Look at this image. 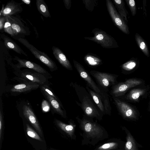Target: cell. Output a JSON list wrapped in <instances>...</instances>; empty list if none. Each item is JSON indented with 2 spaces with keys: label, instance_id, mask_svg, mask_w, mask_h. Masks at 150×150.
Wrapping results in <instances>:
<instances>
[{
  "label": "cell",
  "instance_id": "6da1fadb",
  "mask_svg": "<svg viewBox=\"0 0 150 150\" xmlns=\"http://www.w3.org/2000/svg\"><path fill=\"white\" fill-rule=\"evenodd\" d=\"M71 85L74 89L80 103L76 101L81 107L85 115L93 119L95 118L99 120L102 119L103 114L97 108L90 94L85 88L76 83L72 82Z\"/></svg>",
  "mask_w": 150,
  "mask_h": 150
},
{
  "label": "cell",
  "instance_id": "7a4b0ae2",
  "mask_svg": "<svg viewBox=\"0 0 150 150\" xmlns=\"http://www.w3.org/2000/svg\"><path fill=\"white\" fill-rule=\"evenodd\" d=\"M76 119L79 124L80 129L83 131L85 136L92 141L96 142L107 137V132L100 125L93 121L92 118L85 115L82 119L78 116Z\"/></svg>",
  "mask_w": 150,
  "mask_h": 150
},
{
  "label": "cell",
  "instance_id": "3957f363",
  "mask_svg": "<svg viewBox=\"0 0 150 150\" xmlns=\"http://www.w3.org/2000/svg\"><path fill=\"white\" fill-rule=\"evenodd\" d=\"M86 89L91 96L94 102L103 115L111 114V107L108 96L106 92L100 88V92L97 93L87 85Z\"/></svg>",
  "mask_w": 150,
  "mask_h": 150
},
{
  "label": "cell",
  "instance_id": "277c9868",
  "mask_svg": "<svg viewBox=\"0 0 150 150\" xmlns=\"http://www.w3.org/2000/svg\"><path fill=\"white\" fill-rule=\"evenodd\" d=\"M16 39L28 49L36 58L47 66L51 71L57 69V67L54 62L47 54L38 50L25 38L18 37Z\"/></svg>",
  "mask_w": 150,
  "mask_h": 150
},
{
  "label": "cell",
  "instance_id": "5b68a950",
  "mask_svg": "<svg viewBox=\"0 0 150 150\" xmlns=\"http://www.w3.org/2000/svg\"><path fill=\"white\" fill-rule=\"evenodd\" d=\"M90 74L95 78L100 88L107 92L108 88L116 82L118 76L112 74L91 71Z\"/></svg>",
  "mask_w": 150,
  "mask_h": 150
},
{
  "label": "cell",
  "instance_id": "8992f818",
  "mask_svg": "<svg viewBox=\"0 0 150 150\" xmlns=\"http://www.w3.org/2000/svg\"><path fill=\"white\" fill-rule=\"evenodd\" d=\"M142 83L141 81L135 79H129L125 81L113 85L110 91L113 98H117L124 95L130 88L138 86Z\"/></svg>",
  "mask_w": 150,
  "mask_h": 150
},
{
  "label": "cell",
  "instance_id": "52a82bcc",
  "mask_svg": "<svg viewBox=\"0 0 150 150\" xmlns=\"http://www.w3.org/2000/svg\"><path fill=\"white\" fill-rule=\"evenodd\" d=\"M113 99L119 112L124 118L132 119L137 118V113L133 107L117 98H114Z\"/></svg>",
  "mask_w": 150,
  "mask_h": 150
},
{
  "label": "cell",
  "instance_id": "ba28073f",
  "mask_svg": "<svg viewBox=\"0 0 150 150\" xmlns=\"http://www.w3.org/2000/svg\"><path fill=\"white\" fill-rule=\"evenodd\" d=\"M11 23L15 36L17 35H28L30 31L28 28L24 25L20 18L15 16H7Z\"/></svg>",
  "mask_w": 150,
  "mask_h": 150
},
{
  "label": "cell",
  "instance_id": "9c48e42d",
  "mask_svg": "<svg viewBox=\"0 0 150 150\" xmlns=\"http://www.w3.org/2000/svg\"><path fill=\"white\" fill-rule=\"evenodd\" d=\"M23 112L25 118L36 129L40 136L42 137V131L38 120L31 108L28 106L24 105L23 107Z\"/></svg>",
  "mask_w": 150,
  "mask_h": 150
},
{
  "label": "cell",
  "instance_id": "30bf717a",
  "mask_svg": "<svg viewBox=\"0 0 150 150\" xmlns=\"http://www.w3.org/2000/svg\"><path fill=\"white\" fill-rule=\"evenodd\" d=\"M75 67L80 76L86 82V85L96 93H99L100 89L91 78L88 73L83 68L78 64H76Z\"/></svg>",
  "mask_w": 150,
  "mask_h": 150
},
{
  "label": "cell",
  "instance_id": "8fae6325",
  "mask_svg": "<svg viewBox=\"0 0 150 150\" xmlns=\"http://www.w3.org/2000/svg\"><path fill=\"white\" fill-rule=\"evenodd\" d=\"M14 59L18 62L16 66L19 68H26L33 70L38 73L44 74L46 71L39 64L25 59H22L15 56Z\"/></svg>",
  "mask_w": 150,
  "mask_h": 150
},
{
  "label": "cell",
  "instance_id": "7c38bea8",
  "mask_svg": "<svg viewBox=\"0 0 150 150\" xmlns=\"http://www.w3.org/2000/svg\"><path fill=\"white\" fill-rule=\"evenodd\" d=\"M21 4L13 0L9 1L5 6L2 16H13L21 13L23 11Z\"/></svg>",
  "mask_w": 150,
  "mask_h": 150
},
{
  "label": "cell",
  "instance_id": "4fadbf2b",
  "mask_svg": "<svg viewBox=\"0 0 150 150\" xmlns=\"http://www.w3.org/2000/svg\"><path fill=\"white\" fill-rule=\"evenodd\" d=\"M21 76L24 79L41 85L44 84L46 81L45 77L38 73L24 71L21 74Z\"/></svg>",
  "mask_w": 150,
  "mask_h": 150
},
{
  "label": "cell",
  "instance_id": "5bb4252c",
  "mask_svg": "<svg viewBox=\"0 0 150 150\" xmlns=\"http://www.w3.org/2000/svg\"><path fill=\"white\" fill-rule=\"evenodd\" d=\"M42 91L52 106L54 111L63 117L66 118H67L66 112L61 104V102L48 94L45 91Z\"/></svg>",
  "mask_w": 150,
  "mask_h": 150
},
{
  "label": "cell",
  "instance_id": "9a60e30c",
  "mask_svg": "<svg viewBox=\"0 0 150 150\" xmlns=\"http://www.w3.org/2000/svg\"><path fill=\"white\" fill-rule=\"evenodd\" d=\"M53 54L59 62L67 69L72 70V67L65 55L57 47L53 46L52 48Z\"/></svg>",
  "mask_w": 150,
  "mask_h": 150
},
{
  "label": "cell",
  "instance_id": "2e32d148",
  "mask_svg": "<svg viewBox=\"0 0 150 150\" xmlns=\"http://www.w3.org/2000/svg\"><path fill=\"white\" fill-rule=\"evenodd\" d=\"M1 36L3 40L5 45L8 49L18 54L28 57V55L13 40L3 34H1Z\"/></svg>",
  "mask_w": 150,
  "mask_h": 150
},
{
  "label": "cell",
  "instance_id": "e0dca14e",
  "mask_svg": "<svg viewBox=\"0 0 150 150\" xmlns=\"http://www.w3.org/2000/svg\"><path fill=\"white\" fill-rule=\"evenodd\" d=\"M55 121L58 127L71 138L73 139L76 138L75 129L76 126L73 121L71 120L69 124H66L57 119H56Z\"/></svg>",
  "mask_w": 150,
  "mask_h": 150
},
{
  "label": "cell",
  "instance_id": "ac0fdd59",
  "mask_svg": "<svg viewBox=\"0 0 150 150\" xmlns=\"http://www.w3.org/2000/svg\"><path fill=\"white\" fill-rule=\"evenodd\" d=\"M39 85L32 82H28L15 85L11 89L12 92L21 93L28 91L37 89Z\"/></svg>",
  "mask_w": 150,
  "mask_h": 150
},
{
  "label": "cell",
  "instance_id": "d6986e66",
  "mask_svg": "<svg viewBox=\"0 0 150 150\" xmlns=\"http://www.w3.org/2000/svg\"><path fill=\"white\" fill-rule=\"evenodd\" d=\"M36 5L38 11L44 17H51L48 6L43 0H36Z\"/></svg>",
  "mask_w": 150,
  "mask_h": 150
},
{
  "label": "cell",
  "instance_id": "ffe728a7",
  "mask_svg": "<svg viewBox=\"0 0 150 150\" xmlns=\"http://www.w3.org/2000/svg\"><path fill=\"white\" fill-rule=\"evenodd\" d=\"M145 90L143 89L136 88L131 91L127 95V99L134 101L138 100L139 98L145 93Z\"/></svg>",
  "mask_w": 150,
  "mask_h": 150
},
{
  "label": "cell",
  "instance_id": "44dd1931",
  "mask_svg": "<svg viewBox=\"0 0 150 150\" xmlns=\"http://www.w3.org/2000/svg\"><path fill=\"white\" fill-rule=\"evenodd\" d=\"M125 149V150H137L135 141L131 134L127 133Z\"/></svg>",
  "mask_w": 150,
  "mask_h": 150
},
{
  "label": "cell",
  "instance_id": "7402d4cb",
  "mask_svg": "<svg viewBox=\"0 0 150 150\" xmlns=\"http://www.w3.org/2000/svg\"><path fill=\"white\" fill-rule=\"evenodd\" d=\"M118 146L117 142H112L104 143L96 148V150H112L116 149Z\"/></svg>",
  "mask_w": 150,
  "mask_h": 150
},
{
  "label": "cell",
  "instance_id": "603a6c76",
  "mask_svg": "<svg viewBox=\"0 0 150 150\" xmlns=\"http://www.w3.org/2000/svg\"><path fill=\"white\" fill-rule=\"evenodd\" d=\"M26 132L27 134L30 137L40 142H43L40 136L28 124H26Z\"/></svg>",
  "mask_w": 150,
  "mask_h": 150
},
{
  "label": "cell",
  "instance_id": "cb8c5ba5",
  "mask_svg": "<svg viewBox=\"0 0 150 150\" xmlns=\"http://www.w3.org/2000/svg\"><path fill=\"white\" fill-rule=\"evenodd\" d=\"M6 17V21L4 26L3 30L5 32L10 35L11 36L14 37L15 35L9 19L7 16Z\"/></svg>",
  "mask_w": 150,
  "mask_h": 150
},
{
  "label": "cell",
  "instance_id": "d4e9b609",
  "mask_svg": "<svg viewBox=\"0 0 150 150\" xmlns=\"http://www.w3.org/2000/svg\"><path fill=\"white\" fill-rule=\"evenodd\" d=\"M137 40L140 48L145 54L148 56L149 54V52L147 47L145 43L139 37L137 38Z\"/></svg>",
  "mask_w": 150,
  "mask_h": 150
},
{
  "label": "cell",
  "instance_id": "484cf974",
  "mask_svg": "<svg viewBox=\"0 0 150 150\" xmlns=\"http://www.w3.org/2000/svg\"><path fill=\"white\" fill-rule=\"evenodd\" d=\"M136 65V63L134 62H127L122 66V68L124 70L127 71L133 69Z\"/></svg>",
  "mask_w": 150,
  "mask_h": 150
},
{
  "label": "cell",
  "instance_id": "4316f807",
  "mask_svg": "<svg viewBox=\"0 0 150 150\" xmlns=\"http://www.w3.org/2000/svg\"><path fill=\"white\" fill-rule=\"evenodd\" d=\"M42 108L44 112H47L49 111L50 109V105L46 100H44L42 103Z\"/></svg>",
  "mask_w": 150,
  "mask_h": 150
},
{
  "label": "cell",
  "instance_id": "83f0119b",
  "mask_svg": "<svg viewBox=\"0 0 150 150\" xmlns=\"http://www.w3.org/2000/svg\"><path fill=\"white\" fill-rule=\"evenodd\" d=\"M41 88L42 91H45L48 94L59 102V100L56 97V96L52 92V91L50 90L48 88L46 87L45 86H41Z\"/></svg>",
  "mask_w": 150,
  "mask_h": 150
},
{
  "label": "cell",
  "instance_id": "f1b7e54d",
  "mask_svg": "<svg viewBox=\"0 0 150 150\" xmlns=\"http://www.w3.org/2000/svg\"><path fill=\"white\" fill-rule=\"evenodd\" d=\"M3 124V120L2 115L1 111H0V143H1V139L2 135V128Z\"/></svg>",
  "mask_w": 150,
  "mask_h": 150
},
{
  "label": "cell",
  "instance_id": "f546056e",
  "mask_svg": "<svg viewBox=\"0 0 150 150\" xmlns=\"http://www.w3.org/2000/svg\"><path fill=\"white\" fill-rule=\"evenodd\" d=\"M6 21V17L0 16V30L1 31L4 29V27Z\"/></svg>",
  "mask_w": 150,
  "mask_h": 150
},
{
  "label": "cell",
  "instance_id": "4dcf8cb0",
  "mask_svg": "<svg viewBox=\"0 0 150 150\" xmlns=\"http://www.w3.org/2000/svg\"><path fill=\"white\" fill-rule=\"evenodd\" d=\"M129 4L132 9V11L134 12V10H135V2L134 0H130L129 1Z\"/></svg>",
  "mask_w": 150,
  "mask_h": 150
},
{
  "label": "cell",
  "instance_id": "1f68e13d",
  "mask_svg": "<svg viewBox=\"0 0 150 150\" xmlns=\"http://www.w3.org/2000/svg\"><path fill=\"white\" fill-rule=\"evenodd\" d=\"M87 60L91 65H95L97 64V63L94 61V59L91 57H88L87 58Z\"/></svg>",
  "mask_w": 150,
  "mask_h": 150
},
{
  "label": "cell",
  "instance_id": "d6a6232c",
  "mask_svg": "<svg viewBox=\"0 0 150 150\" xmlns=\"http://www.w3.org/2000/svg\"><path fill=\"white\" fill-rule=\"evenodd\" d=\"M96 38L99 40H101L103 38V36L102 35L99 34L96 36Z\"/></svg>",
  "mask_w": 150,
  "mask_h": 150
},
{
  "label": "cell",
  "instance_id": "836d02e7",
  "mask_svg": "<svg viewBox=\"0 0 150 150\" xmlns=\"http://www.w3.org/2000/svg\"><path fill=\"white\" fill-rule=\"evenodd\" d=\"M5 5L3 4L2 6V8L0 11V16H2L3 11L5 7Z\"/></svg>",
  "mask_w": 150,
  "mask_h": 150
},
{
  "label": "cell",
  "instance_id": "e575fe53",
  "mask_svg": "<svg viewBox=\"0 0 150 150\" xmlns=\"http://www.w3.org/2000/svg\"><path fill=\"white\" fill-rule=\"evenodd\" d=\"M22 1L26 4L29 5L31 3V1L29 0H22Z\"/></svg>",
  "mask_w": 150,
  "mask_h": 150
},
{
  "label": "cell",
  "instance_id": "d590c367",
  "mask_svg": "<svg viewBox=\"0 0 150 150\" xmlns=\"http://www.w3.org/2000/svg\"><path fill=\"white\" fill-rule=\"evenodd\" d=\"M115 2L118 4H120L121 3V1L120 0H115Z\"/></svg>",
  "mask_w": 150,
  "mask_h": 150
}]
</instances>
